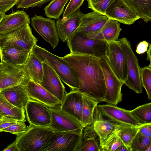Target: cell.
Wrapping results in <instances>:
<instances>
[{
    "label": "cell",
    "mask_w": 151,
    "mask_h": 151,
    "mask_svg": "<svg viewBox=\"0 0 151 151\" xmlns=\"http://www.w3.org/2000/svg\"><path fill=\"white\" fill-rule=\"evenodd\" d=\"M76 72L79 81L78 90L95 99L104 101L106 85L100 58L87 55L70 53L62 57Z\"/></svg>",
    "instance_id": "obj_1"
},
{
    "label": "cell",
    "mask_w": 151,
    "mask_h": 151,
    "mask_svg": "<svg viewBox=\"0 0 151 151\" xmlns=\"http://www.w3.org/2000/svg\"><path fill=\"white\" fill-rule=\"evenodd\" d=\"M32 51L42 62L51 67L60 79L72 90H78L79 81L77 74L73 68L62 57L52 54L37 45Z\"/></svg>",
    "instance_id": "obj_2"
},
{
    "label": "cell",
    "mask_w": 151,
    "mask_h": 151,
    "mask_svg": "<svg viewBox=\"0 0 151 151\" xmlns=\"http://www.w3.org/2000/svg\"><path fill=\"white\" fill-rule=\"evenodd\" d=\"M27 130L16 135L18 151H40L48 142L54 131L48 127L30 125Z\"/></svg>",
    "instance_id": "obj_3"
},
{
    "label": "cell",
    "mask_w": 151,
    "mask_h": 151,
    "mask_svg": "<svg viewBox=\"0 0 151 151\" xmlns=\"http://www.w3.org/2000/svg\"><path fill=\"white\" fill-rule=\"evenodd\" d=\"M67 42L70 53L106 58L108 42L104 40L89 38L76 32Z\"/></svg>",
    "instance_id": "obj_4"
},
{
    "label": "cell",
    "mask_w": 151,
    "mask_h": 151,
    "mask_svg": "<svg viewBox=\"0 0 151 151\" xmlns=\"http://www.w3.org/2000/svg\"><path fill=\"white\" fill-rule=\"evenodd\" d=\"M119 40L127 61V76L124 84L136 93H141L142 87L141 79V68L137 57L126 38L123 37Z\"/></svg>",
    "instance_id": "obj_5"
},
{
    "label": "cell",
    "mask_w": 151,
    "mask_h": 151,
    "mask_svg": "<svg viewBox=\"0 0 151 151\" xmlns=\"http://www.w3.org/2000/svg\"><path fill=\"white\" fill-rule=\"evenodd\" d=\"M29 24L9 33L0 35V49L11 45L30 52L37 45V40L33 35Z\"/></svg>",
    "instance_id": "obj_6"
},
{
    "label": "cell",
    "mask_w": 151,
    "mask_h": 151,
    "mask_svg": "<svg viewBox=\"0 0 151 151\" xmlns=\"http://www.w3.org/2000/svg\"><path fill=\"white\" fill-rule=\"evenodd\" d=\"M99 62L103 73L106 85L104 102L116 105L122 100L121 90L124 83L112 71L106 58L100 59Z\"/></svg>",
    "instance_id": "obj_7"
},
{
    "label": "cell",
    "mask_w": 151,
    "mask_h": 151,
    "mask_svg": "<svg viewBox=\"0 0 151 151\" xmlns=\"http://www.w3.org/2000/svg\"><path fill=\"white\" fill-rule=\"evenodd\" d=\"M82 136L83 133L54 132L40 151H76L81 141Z\"/></svg>",
    "instance_id": "obj_8"
},
{
    "label": "cell",
    "mask_w": 151,
    "mask_h": 151,
    "mask_svg": "<svg viewBox=\"0 0 151 151\" xmlns=\"http://www.w3.org/2000/svg\"><path fill=\"white\" fill-rule=\"evenodd\" d=\"M106 58L112 71L124 83L128 74L127 61L119 40L108 42Z\"/></svg>",
    "instance_id": "obj_9"
},
{
    "label": "cell",
    "mask_w": 151,
    "mask_h": 151,
    "mask_svg": "<svg viewBox=\"0 0 151 151\" xmlns=\"http://www.w3.org/2000/svg\"><path fill=\"white\" fill-rule=\"evenodd\" d=\"M60 105L50 107L51 119L50 124L48 127L54 132H71L83 133L84 128L81 124L76 119L62 111L60 109Z\"/></svg>",
    "instance_id": "obj_10"
},
{
    "label": "cell",
    "mask_w": 151,
    "mask_h": 151,
    "mask_svg": "<svg viewBox=\"0 0 151 151\" xmlns=\"http://www.w3.org/2000/svg\"><path fill=\"white\" fill-rule=\"evenodd\" d=\"M27 119L29 124L48 127L51 119L50 107L35 100L30 99L24 108Z\"/></svg>",
    "instance_id": "obj_11"
},
{
    "label": "cell",
    "mask_w": 151,
    "mask_h": 151,
    "mask_svg": "<svg viewBox=\"0 0 151 151\" xmlns=\"http://www.w3.org/2000/svg\"><path fill=\"white\" fill-rule=\"evenodd\" d=\"M102 115L109 120L120 124L139 127L143 125L128 110L109 104L98 105Z\"/></svg>",
    "instance_id": "obj_12"
},
{
    "label": "cell",
    "mask_w": 151,
    "mask_h": 151,
    "mask_svg": "<svg viewBox=\"0 0 151 151\" xmlns=\"http://www.w3.org/2000/svg\"><path fill=\"white\" fill-rule=\"evenodd\" d=\"M31 25L53 48L58 45L59 37L55 20L35 14L31 18Z\"/></svg>",
    "instance_id": "obj_13"
},
{
    "label": "cell",
    "mask_w": 151,
    "mask_h": 151,
    "mask_svg": "<svg viewBox=\"0 0 151 151\" xmlns=\"http://www.w3.org/2000/svg\"><path fill=\"white\" fill-rule=\"evenodd\" d=\"M105 15L109 19L130 25L140 19L139 17L124 0H115L107 9Z\"/></svg>",
    "instance_id": "obj_14"
},
{
    "label": "cell",
    "mask_w": 151,
    "mask_h": 151,
    "mask_svg": "<svg viewBox=\"0 0 151 151\" xmlns=\"http://www.w3.org/2000/svg\"><path fill=\"white\" fill-rule=\"evenodd\" d=\"M43 75L40 84L62 103L66 93L61 80L55 71L49 65L42 62Z\"/></svg>",
    "instance_id": "obj_15"
},
{
    "label": "cell",
    "mask_w": 151,
    "mask_h": 151,
    "mask_svg": "<svg viewBox=\"0 0 151 151\" xmlns=\"http://www.w3.org/2000/svg\"><path fill=\"white\" fill-rule=\"evenodd\" d=\"M22 82L30 99L37 101L49 107L60 104L55 97L40 84L31 79L25 73Z\"/></svg>",
    "instance_id": "obj_16"
},
{
    "label": "cell",
    "mask_w": 151,
    "mask_h": 151,
    "mask_svg": "<svg viewBox=\"0 0 151 151\" xmlns=\"http://www.w3.org/2000/svg\"><path fill=\"white\" fill-rule=\"evenodd\" d=\"M25 75L22 66L1 62L0 64V91L19 84Z\"/></svg>",
    "instance_id": "obj_17"
},
{
    "label": "cell",
    "mask_w": 151,
    "mask_h": 151,
    "mask_svg": "<svg viewBox=\"0 0 151 151\" xmlns=\"http://www.w3.org/2000/svg\"><path fill=\"white\" fill-rule=\"evenodd\" d=\"M83 14L80 8L67 18L59 19L56 25L59 38L67 42L76 32L80 26Z\"/></svg>",
    "instance_id": "obj_18"
},
{
    "label": "cell",
    "mask_w": 151,
    "mask_h": 151,
    "mask_svg": "<svg viewBox=\"0 0 151 151\" xmlns=\"http://www.w3.org/2000/svg\"><path fill=\"white\" fill-rule=\"evenodd\" d=\"M82 106V93L78 91L72 90L66 93L60 108L81 124Z\"/></svg>",
    "instance_id": "obj_19"
},
{
    "label": "cell",
    "mask_w": 151,
    "mask_h": 151,
    "mask_svg": "<svg viewBox=\"0 0 151 151\" xmlns=\"http://www.w3.org/2000/svg\"><path fill=\"white\" fill-rule=\"evenodd\" d=\"M109 19L106 15L94 11L83 14L76 32L85 34L99 31Z\"/></svg>",
    "instance_id": "obj_20"
},
{
    "label": "cell",
    "mask_w": 151,
    "mask_h": 151,
    "mask_svg": "<svg viewBox=\"0 0 151 151\" xmlns=\"http://www.w3.org/2000/svg\"><path fill=\"white\" fill-rule=\"evenodd\" d=\"M28 23H30L29 17L23 10L4 14L0 22V35L9 33Z\"/></svg>",
    "instance_id": "obj_21"
},
{
    "label": "cell",
    "mask_w": 151,
    "mask_h": 151,
    "mask_svg": "<svg viewBox=\"0 0 151 151\" xmlns=\"http://www.w3.org/2000/svg\"><path fill=\"white\" fill-rule=\"evenodd\" d=\"M30 52L18 47L8 45L0 49V59L1 62L23 66Z\"/></svg>",
    "instance_id": "obj_22"
},
{
    "label": "cell",
    "mask_w": 151,
    "mask_h": 151,
    "mask_svg": "<svg viewBox=\"0 0 151 151\" xmlns=\"http://www.w3.org/2000/svg\"><path fill=\"white\" fill-rule=\"evenodd\" d=\"M93 124L94 129L98 135L100 147L109 135L116 129L124 125L116 123L108 119H104L98 110L97 106L94 111Z\"/></svg>",
    "instance_id": "obj_23"
},
{
    "label": "cell",
    "mask_w": 151,
    "mask_h": 151,
    "mask_svg": "<svg viewBox=\"0 0 151 151\" xmlns=\"http://www.w3.org/2000/svg\"><path fill=\"white\" fill-rule=\"evenodd\" d=\"M121 30L117 21L109 19L100 31L83 35L89 38L104 40L109 42L118 40Z\"/></svg>",
    "instance_id": "obj_24"
},
{
    "label": "cell",
    "mask_w": 151,
    "mask_h": 151,
    "mask_svg": "<svg viewBox=\"0 0 151 151\" xmlns=\"http://www.w3.org/2000/svg\"><path fill=\"white\" fill-rule=\"evenodd\" d=\"M12 104L19 108H24L30 99L22 82L19 84L0 91Z\"/></svg>",
    "instance_id": "obj_25"
},
{
    "label": "cell",
    "mask_w": 151,
    "mask_h": 151,
    "mask_svg": "<svg viewBox=\"0 0 151 151\" xmlns=\"http://www.w3.org/2000/svg\"><path fill=\"white\" fill-rule=\"evenodd\" d=\"M22 68L25 74L31 79L39 84L41 83L43 75L42 62L32 50Z\"/></svg>",
    "instance_id": "obj_26"
},
{
    "label": "cell",
    "mask_w": 151,
    "mask_h": 151,
    "mask_svg": "<svg viewBox=\"0 0 151 151\" xmlns=\"http://www.w3.org/2000/svg\"><path fill=\"white\" fill-rule=\"evenodd\" d=\"M84 129L81 141L76 151H101L99 139L93 123Z\"/></svg>",
    "instance_id": "obj_27"
},
{
    "label": "cell",
    "mask_w": 151,
    "mask_h": 151,
    "mask_svg": "<svg viewBox=\"0 0 151 151\" xmlns=\"http://www.w3.org/2000/svg\"><path fill=\"white\" fill-rule=\"evenodd\" d=\"M0 114L18 121H26L24 109L18 108L12 104L0 92Z\"/></svg>",
    "instance_id": "obj_28"
},
{
    "label": "cell",
    "mask_w": 151,
    "mask_h": 151,
    "mask_svg": "<svg viewBox=\"0 0 151 151\" xmlns=\"http://www.w3.org/2000/svg\"><path fill=\"white\" fill-rule=\"evenodd\" d=\"M82 93L83 106L81 123L84 128L93 123L94 111L99 102L91 96Z\"/></svg>",
    "instance_id": "obj_29"
},
{
    "label": "cell",
    "mask_w": 151,
    "mask_h": 151,
    "mask_svg": "<svg viewBox=\"0 0 151 151\" xmlns=\"http://www.w3.org/2000/svg\"><path fill=\"white\" fill-rule=\"evenodd\" d=\"M145 22L151 19V0H124Z\"/></svg>",
    "instance_id": "obj_30"
},
{
    "label": "cell",
    "mask_w": 151,
    "mask_h": 151,
    "mask_svg": "<svg viewBox=\"0 0 151 151\" xmlns=\"http://www.w3.org/2000/svg\"><path fill=\"white\" fill-rule=\"evenodd\" d=\"M69 0H52L44 8L45 15L49 18L58 19L63 12L65 6Z\"/></svg>",
    "instance_id": "obj_31"
},
{
    "label": "cell",
    "mask_w": 151,
    "mask_h": 151,
    "mask_svg": "<svg viewBox=\"0 0 151 151\" xmlns=\"http://www.w3.org/2000/svg\"><path fill=\"white\" fill-rule=\"evenodd\" d=\"M120 128L116 129L107 137L101 146V151H115L123 144L120 136Z\"/></svg>",
    "instance_id": "obj_32"
},
{
    "label": "cell",
    "mask_w": 151,
    "mask_h": 151,
    "mask_svg": "<svg viewBox=\"0 0 151 151\" xmlns=\"http://www.w3.org/2000/svg\"><path fill=\"white\" fill-rule=\"evenodd\" d=\"M130 111L134 116L142 124L151 123V103L139 106Z\"/></svg>",
    "instance_id": "obj_33"
},
{
    "label": "cell",
    "mask_w": 151,
    "mask_h": 151,
    "mask_svg": "<svg viewBox=\"0 0 151 151\" xmlns=\"http://www.w3.org/2000/svg\"><path fill=\"white\" fill-rule=\"evenodd\" d=\"M139 127L123 125L120 129V136L123 144L131 151V144L138 133Z\"/></svg>",
    "instance_id": "obj_34"
},
{
    "label": "cell",
    "mask_w": 151,
    "mask_h": 151,
    "mask_svg": "<svg viewBox=\"0 0 151 151\" xmlns=\"http://www.w3.org/2000/svg\"><path fill=\"white\" fill-rule=\"evenodd\" d=\"M150 146L151 138L145 137L138 132L131 144V151H146Z\"/></svg>",
    "instance_id": "obj_35"
},
{
    "label": "cell",
    "mask_w": 151,
    "mask_h": 151,
    "mask_svg": "<svg viewBox=\"0 0 151 151\" xmlns=\"http://www.w3.org/2000/svg\"><path fill=\"white\" fill-rule=\"evenodd\" d=\"M115 0H87L88 8L105 15L106 11Z\"/></svg>",
    "instance_id": "obj_36"
},
{
    "label": "cell",
    "mask_w": 151,
    "mask_h": 151,
    "mask_svg": "<svg viewBox=\"0 0 151 151\" xmlns=\"http://www.w3.org/2000/svg\"><path fill=\"white\" fill-rule=\"evenodd\" d=\"M141 79L142 87L145 89L149 100L151 99V68H141Z\"/></svg>",
    "instance_id": "obj_37"
},
{
    "label": "cell",
    "mask_w": 151,
    "mask_h": 151,
    "mask_svg": "<svg viewBox=\"0 0 151 151\" xmlns=\"http://www.w3.org/2000/svg\"><path fill=\"white\" fill-rule=\"evenodd\" d=\"M84 0H70L63 15V18H67L79 9Z\"/></svg>",
    "instance_id": "obj_38"
},
{
    "label": "cell",
    "mask_w": 151,
    "mask_h": 151,
    "mask_svg": "<svg viewBox=\"0 0 151 151\" xmlns=\"http://www.w3.org/2000/svg\"><path fill=\"white\" fill-rule=\"evenodd\" d=\"M27 129V127L24 122L18 121L15 124L2 129L1 132H9L17 135L24 132Z\"/></svg>",
    "instance_id": "obj_39"
},
{
    "label": "cell",
    "mask_w": 151,
    "mask_h": 151,
    "mask_svg": "<svg viewBox=\"0 0 151 151\" xmlns=\"http://www.w3.org/2000/svg\"><path fill=\"white\" fill-rule=\"evenodd\" d=\"M51 0H21L17 4V8L28 9L30 7L40 6Z\"/></svg>",
    "instance_id": "obj_40"
},
{
    "label": "cell",
    "mask_w": 151,
    "mask_h": 151,
    "mask_svg": "<svg viewBox=\"0 0 151 151\" xmlns=\"http://www.w3.org/2000/svg\"><path fill=\"white\" fill-rule=\"evenodd\" d=\"M21 0H0V13H5L15 5H17Z\"/></svg>",
    "instance_id": "obj_41"
},
{
    "label": "cell",
    "mask_w": 151,
    "mask_h": 151,
    "mask_svg": "<svg viewBox=\"0 0 151 151\" xmlns=\"http://www.w3.org/2000/svg\"><path fill=\"white\" fill-rule=\"evenodd\" d=\"M18 121L4 116L0 117V132L3 129L16 123Z\"/></svg>",
    "instance_id": "obj_42"
},
{
    "label": "cell",
    "mask_w": 151,
    "mask_h": 151,
    "mask_svg": "<svg viewBox=\"0 0 151 151\" xmlns=\"http://www.w3.org/2000/svg\"><path fill=\"white\" fill-rule=\"evenodd\" d=\"M139 132L145 137L151 138V123L143 124L139 127Z\"/></svg>",
    "instance_id": "obj_43"
},
{
    "label": "cell",
    "mask_w": 151,
    "mask_h": 151,
    "mask_svg": "<svg viewBox=\"0 0 151 151\" xmlns=\"http://www.w3.org/2000/svg\"><path fill=\"white\" fill-rule=\"evenodd\" d=\"M149 44L146 41H143L140 42L138 45L136 52L138 54H142L146 52L149 46Z\"/></svg>",
    "instance_id": "obj_44"
},
{
    "label": "cell",
    "mask_w": 151,
    "mask_h": 151,
    "mask_svg": "<svg viewBox=\"0 0 151 151\" xmlns=\"http://www.w3.org/2000/svg\"><path fill=\"white\" fill-rule=\"evenodd\" d=\"M3 151H18L16 140V139L14 142L8 146Z\"/></svg>",
    "instance_id": "obj_45"
},
{
    "label": "cell",
    "mask_w": 151,
    "mask_h": 151,
    "mask_svg": "<svg viewBox=\"0 0 151 151\" xmlns=\"http://www.w3.org/2000/svg\"><path fill=\"white\" fill-rule=\"evenodd\" d=\"M149 48L147 50V60L150 61V64L148 67L151 68V44L150 43L149 45Z\"/></svg>",
    "instance_id": "obj_46"
},
{
    "label": "cell",
    "mask_w": 151,
    "mask_h": 151,
    "mask_svg": "<svg viewBox=\"0 0 151 151\" xmlns=\"http://www.w3.org/2000/svg\"><path fill=\"white\" fill-rule=\"evenodd\" d=\"M116 151H129L123 144L119 146L116 150Z\"/></svg>",
    "instance_id": "obj_47"
},
{
    "label": "cell",
    "mask_w": 151,
    "mask_h": 151,
    "mask_svg": "<svg viewBox=\"0 0 151 151\" xmlns=\"http://www.w3.org/2000/svg\"><path fill=\"white\" fill-rule=\"evenodd\" d=\"M4 14L0 13V22Z\"/></svg>",
    "instance_id": "obj_48"
},
{
    "label": "cell",
    "mask_w": 151,
    "mask_h": 151,
    "mask_svg": "<svg viewBox=\"0 0 151 151\" xmlns=\"http://www.w3.org/2000/svg\"><path fill=\"white\" fill-rule=\"evenodd\" d=\"M1 116V115L0 114V117Z\"/></svg>",
    "instance_id": "obj_49"
},
{
    "label": "cell",
    "mask_w": 151,
    "mask_h": 151,
    "mask_svg": "<svg viewBox=\"0 0 151 151\" xmlns=\"http://www.w3.org/2000/svg\"></svg>",
    "instance_id": "obj_50"
}]
</instances>
